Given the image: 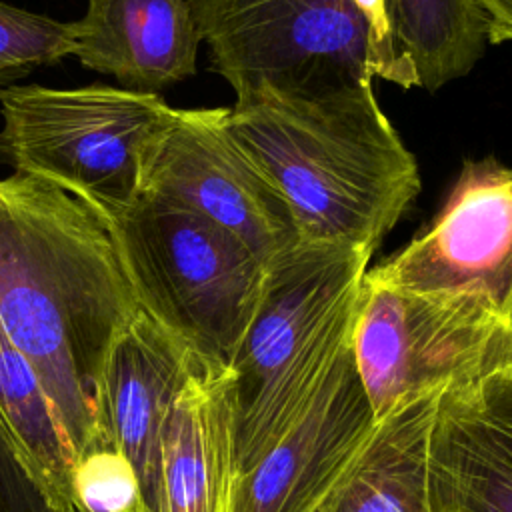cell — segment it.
Returning a JSON list of instances; mask_svg holds the SVG:
<instances>
[{
	"mask_svg": "<svg viewBox=\"0 0 512 512\" xmlns=\"http://www.w3.org/2000/svg\"><path fill=\"white\" fill-rule=\"evenodd\" d=\"M488 30V42H512V0H476Z\"/></svg>",
	"mask_w": 512,
	"mask_h": 512,
	"instance_id": "7402d4cb",
	"label": "cell"
},
{
	"mask_svg": "<svg viewBox=\"0 0 512 512\" xmlns=\"http://www.w3.org/2000/svg\"><path fill=\"white\" fill-rule=\"evenodd\" d=\"M240 480L236 376L226 364L200 360L164 424V512H234Z\"/></svg>",
	"mask_w": 512,
	"mask_h": 512,
	"instance_id": "4fadbf2b",
	"label": "cell"
},
{
	"mask_svg": "<svg viewBox=\"0 0 512 512\" xmlns=\"http://www.w3.org/2000/svg\"><path fill=\"white\" fill-rule=\"evenodd\" d=\"M0 432L56 512H76V456L30 360L0 326Z\"/></svg>",
	"mask_w": 512,
	"mask_h": 512,
	"instance_id": "2e32d148",
	"label": "cell"
},
{
	"mask_svg": "<svg viewBox=\"0 0 512 512\" xmlns=\"http://www.w3.org/2000/svg\"><path fill=\"white\" fill-rule=\"evenodd\" d=\"M384 16L404 88L434 92L466 76L488 42L476 0H384Z\"/></svg>",
	"mask_w": 512,
	"mask_h": 512,
	"instance_id": "e0dca14e",
	"label": "cell"
},
{
	"mask_svg": "<svg viewBox=\"0 0 512 512\" xmlns=\"http://www.w3.org/2000/svg\"><path fill=\"white\" fill-rule=\"evenodd\" d=\"M0 162L44 180L98 216L140 196L142 158L170 106L160 94L90 84L0 92Z\"/></svg>",
	"mask_w": 512,
	"mask_h": 512,
	"instance_id": "5b68a950",
	"label": "cell"
},
{
	"mask_svg": "<svg viewBox=\"0 0 512 512\" xmlns=\"http://www.w3.org/2000/svg\"><path fill=\"white\" fill-rule=\"evenodd\" d=\"M100 220L140 310L200 358L230 366L266 264L226 228L162 198L140 194Z\"/></svg>",
	"mask_w": 512,
	"mask_h": 512,
	"instance_id": "277c9868",
	"label": "cell"
},
{
	"mask_svg": "<svg viewBox=\"0 0 512 512\" xmlns=\"http://www.w3.org/2000/svg\"><path fill=\"white\" fill-rule=\"evenodd\" d=\"M228 124L284 198L300 238L374 254L420 192L418 164L374 84L324 94L258 86L236 96Z\"/></svg>",
	"mask_w": 512,
	"mask_h": 512,
	"instance_id": "7a4b0ae2",
	"label": "cell"
},
{
	"mask_svg": "<svg viewBox=\"0 0 512 512\" xmlns=\"http://www.w3.org/2000/svg\"><path fill=\"white\" fill-rule=\"evenodd\" d=\"M444 392L404 402L376 422L364 452L322 512H436L428 460Z\"/></svg>",
	"mask_w": 512,
	"mask_h": 512,
	"instance_id": "9a60e30c",
	"label": "cell"
},
{
	"mask_svg": "<svg viewBox=\"0 0 512 512\" xmlns=\"http://www.w3.org/2000/svg\"><path fill=\"white\" fill-rule=\"evenodd\" d=\"M370 258L350 244L300 238L266 264L258 306L230 362L242 476L296 426L352 346Z\"/></svg>",
	"mask_w": 512,
	"mask_h": 512,
	"instance_id": "3957f363",
	"label": "cell"
},
{
	"mask_svg": "<svg viewBox=\"0 0 512 512\" xmlns=\"http://www.w3.org/2000/svg\"><path fill=\"white\" fill-rule=\"evenodd\" d=\"M138 310L90 206L34 176L0 180V326L34 366L76 460L110 446L104 368Z\"/></svg>",
	"mask_w": 512,
	"mask_h": 512,
	"instance_id": "6da1fadb",
	"label": "cell"
},
{
	"mask_svg": "<svg viewBox=\"0 0 512 512\" xmlns=\"http://www.w3.org/2000/svg\"><path fill=\"white\" fill-rule=\"evenodd\" d=\"M370 270L412 292L480 294L510 314L512 168L466 160L432 222Z\"/></svg>",
	"mask_w": 512,
	"mask_h": 512,
	"instance_id": "9c48e42d",
	"label": "cell"
},
{
	"mask_svg": "<svg viewBox=\"0 0 512 512\" xmlns=\"http://www.w3.org/2000/svg\"><path fill=\"white\" fill-rule=\"evenodd\" d=\"M72 54L122 88L154 92L196 72L200 32L188 0H88Z\"/></svg>",
	"mask_w": 512,
	"mask_h": 512,
	"instance_id": "5bb4252c",
	"label": "cell"
},
{
	"mask_svg": "<svg viewBox=\"0 0 512 512\" xmlns=\"http://www.w3.org/2000/svg\"><path fill=\"white\" fill-rule=\"evenodd\" d=\"M72 22L0 2V92L72 54Z\"/></svg>",
	"mask_w": 512,
	"mask_h": 512,
	"instance_id": "ac0fdd59",
	"label": "cell"
},
{
	"mask_svg": "<svg viewBox=\"0 0 512 512\" xmlns=\"http://www.w3.org/2000/svg\"><path fill=\"white\" fill-rule=\"evenodd\" d=\"M356 6L362 10L366 20L372 26L380 62H382V80L394 82L404 88V78L398 68V62L394 58L390 38H388V26H386V16H384V0H354Z\"/></svg>",
	"mask_w": 512,
	"mask_h": 512,
	"instance_id": "44dd1931",
	"label": "cell"
},
{
	"mask_svg": "<svg viewBox=\"0 0 512 512\" xmlns=\"http://www.w3.org/2000/svg\"><path fill=\"white\" fill-rule=\"evenodd\" d=\"M428 474L436 512H512V370L442 394Z\"/></svg>",
	"mask_w": 512,
	"mask_h": 512,
	"instance_id": "7c38bea8",
	"label": "cell"
},
{
	"mask_svg": "<svg viewBox=\"0 0 512 512\" xmlns=\"http://www.w3.org/2000/svg\"><path fill=\"white\" fill-rule=\"evenodd\" d=\"M74 496L76 512H146L132 466L112 446L76 460Z\"/></svg>",
	"mask_w": 512,
	"mask_h": 512,
	"instance_id": "d6986e66",
	"label": "cell"
},
{
	"mask_svg": "<svg viewBox=\"0 0 512 512\" xmlns=\"http://www.w3.org/2000/svg\"><path fill=\"white\" fill-rule=\"evenodd\" d=\"M214 70L246 94H324L382 78L370 22L354 0H188Z\"/></svg>",
	"mask_w": 512,
	"mask_h": 512,
	"instance_id": "52a82bcc",
	"label": "cell"
},
{
	"mask_svg": "<svg viewBox=\"0 0 512 512\" xmlns=\"http://www.w3.org/2000/svg\"><path fill=\"white\" fill-rule=\"evenodd\" d=\"M510 318H512V310H510Z\"/></svg>",
	"mask_w": 512,
	"mask_h": 512,
	"instance_id": "603a6c76",
	"label": "cell"
},
{
	"mask_svg": "<svg viewBox=\"0 0 512 512\" xmlns=\"http://www.w3.org/2000/svg\"><path fill=\"white\" fill-rule=\"evenodd\" d=\"M352 356L380 422L418 396L512 370V318L470 292H412L366 272Z\"/></svg>",
	"mask_w": 512,
	"mask_h": 512,
	"instance_id": "8992f818",
	"label": "cell"
},
{
	"mask_svg": "<svg viewBox=\"0 0 512 512\" xmlns=\"http://www.w3.org/2000/svg\"><path fill=\"white\" fill-rule=\"evenodd\" d=\"M228 110L170 106L144 150L140 194L206 216L268 264L300 232L276 186L232 134Z\"/></svg>",
	"mask_w": 512,
	"mask_h": 512,
	"instance_id": "ba28073f",
	"label": "cell"
},
{
	"mask_svg": "<svg viewBox=\"0 0 512 512\" xmlns=\"http://www.w3.org/2000/svg\"><path fill=\"white\" fill-rule=\"evenodd\" d=\"M0 512H56L0 432Z\"/></svg>",
	"mask_w": 512,
	"mask_h": 512,
	"instance_id": "ffe728a7",
	"label": "cell"
},
{
	"mask_svg": "<svg viewBox=\"0 0 512 512\" xmlns=\"http://www.w3.org/2000/svg\"><path fill=\"white\" fill-rule=\"evenodd\" d=\"M200 358L138 310L114 340L102 380L110 446L132 466L146 512H164L162 434L168 410Z\"/></svg>",
	"mask_w": 512,
	"mask_h": 512,
	"instance_id": "8fae6325",
	"label": "cell"
},
{
	"mask_svg": "<svg viewBox=\"0 0 512 512\" xmlns=\"http://www.w3.org/2000/svg\"><path fill=\"white\" fill-rule=\"evenodd\" d=\"M374 428L350 346L296 426L242 476L234 512H322Z\"/></svg>",
	"mask_w": 512,
	"mask_h": 512,
	"instance_id": "30bf717a",
	"label": "cell"
}]
</instances>
